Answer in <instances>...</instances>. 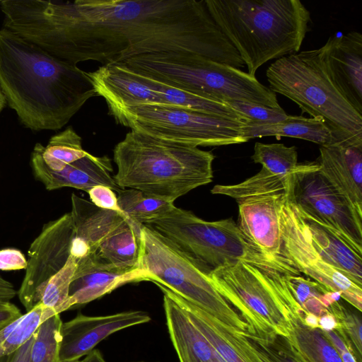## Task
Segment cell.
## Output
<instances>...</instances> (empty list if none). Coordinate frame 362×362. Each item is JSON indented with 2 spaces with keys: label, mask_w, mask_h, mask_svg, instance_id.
I'll list each match as a JSON object with an SVG mask.
<instances>
[{
  "label": "cell",
  "mask_w": 362,
  "mask_h": 362,
  "mask_svg": "<svg viewBox=\"0 0 362 362\" xmlns=\"http://www.w3.org/2000/svg\"><path fill=\"white\" fill-rule=\"evenodd\" d=\"M287 194L250 197L238 202V226L257 250L281 262L292 265L281 255L279 211Z\"/></svg>",
  "instance_id": "e0dca14e"
},
{
  "label": "cell",
  "mask_w": 362,
  "mask_h": 362,
  "mask_svg": "<svg viewBox=\"0 0 362 362\" xmlns=\"http://www.w3.org/2000/svg\"><path fill=\"white\" fill-rule=\"evenodd\" d=\"M319 328L323 331L335 330L338 323L334 317L328 311L318 318Z\"/></svg>",
  "instance_id": "7bdbcfd3"
},
{
  "label": "cell",
  "mask_w": 362,
  "mask_h": 362,
  "mask_svg": "<svg viewBox=\"0 0 362 362\" xmlns=\"http://www.w3.org/2000/svg\"><path fill=\"white\" fill-rule=\"evenodd\" d=\"M75 235L71 213L45 223L28 250L25 276L17 295L27 312L40 302L49 279L61 270L71 255Z\"/></svg>",
  "instance_id": "4fadbf2b"
},
{
  "label": "cell",
  "mask_w": 362,
  "mask_h": 362,
  "mask_svg": "<svg viewBox=\"0 0 362 362\" xmlns=\"http://www.w3.org/2000/svg\"><path fill=\"white\" fill-rule=\"evenodd\" d=\"M0 89L21 124L36 132L61 129L97 95L88 72L4 28L0 29Z\"/></svg>",
  "instance_id": "7a4b0ae2"
},
{
  "label": "cell",
  "mask_w": 362,
  "mask_h": 362,
  "mask_svg": "<svg viewBox=\"0 0 362 362\" xmlns=\"http://www.w3.org/2000/svg\"><path fill=\"white\" fill-rule=\"evenodd\" d=\"M88 75L97 95L105 100L109 110L138 104H163L154 90L121 64L102 65Z\"/></svg>",
  "instance_id": "44dd1931"
},
{
  "label": "cell",
  "mask_w": 362,
  "mask_h": 362,
  "mask_svg": "<svg viewBox=\"0 0 362 362\" xmlns=\"http://www.w3.org/2000/svg\"><path fill=\"white\" fill-rule=\"evenodd\" d=\"M77 267L69 287L71 308L93 301L127 283L144 281L138 267L122 268L96 253L76 259Z\"/></svg>",
  "instance_id": "ac0fdd59"
},
{
  "label": "cell",
  "mask_w": 362,
  "mask_h": 362,
  "mask_svg": "<svg viewBox=\"0 0 362 362\" xmlns=\"http://www.w3.org/2000/svg\"><path fill=\"white\" fill-rule=\"evenodd\" d=\"M6 105V99L0 89V113L2 112V110L5 107Z\"/></svg>",
  "instance_id": "7dc6e473"
},
{
  "label": "cell",
  "mask_w": 362,
  "mask_h": 362,
  "mask_svg": "<svg viewBox=\"0 0 362 362\" xmlns=\"http://www.w3.org/2000/svg\"><path fill=\"white\" fill-rule=\"evenodd\" d=\"M329 77L346 100L362 115V35L350 32L330 37L323 46Z\"/></svg>",
  "instance_id": "2e32d148"
},
{
  "label": "cell",
  "mask_w": 362,
  "mask_h": 362,
  "mask_svg": "<svg viewBox=\"0 0 362 362\" xmlns=\"http://www.w3.org/2000/svg\"><path fill=\"white\" fill-rule=\"evenodd\" d=\"M255 163L274 175L288 176L306 168L310 162L298 163L296 146H286L284 144H263L256 142L251 156Z\"/></svg>",
  "instance_id": "4dcf8cb0"
},
{
  "label": "cell",
  "mask_w": 362,
  "mask_h": 362,
  "mask_svg": "<svg viewBox=\"0 0 362 362\" xmlns=\"http://www.w3.org/2000/svg\"><path fill=\"white\" fill-rule=\"evenodd\" d=\"M300 315L305 325L312 329L319 328L318 317L316 315L305 311Z\"/></svg>",
  "instance_id": "f6af8a7d"
},
{
  "label": "cell",
  "mask_w": 362,
  "mask_h": 362,
  "mask_svg": "<svg viewBox=\"0 0 362 362\" xmlns=\"http://www.w3.org/2000/svg\"><path fill=\"white\" fill-rule=\"evenodd\" d=\"M289 322L288 338L307 362H342L322 329L305 325L299 313L290 314Z\"/></svg>",
  "instance_id": "83f0119b"
},
{
  "label": "cell",
  "mask_w": 362,
  "mask_h": 362,
  "mask_svg": "<svg viewBox=\"0 0 362 362\" xmlns=\"http://www.w3.org/2000/svg\"><path fill=\"white\" fill-rule=\"evenodd\" d=\"M87 192L91 202L95 206L124 214L118 205L117 197L111 188L104 185H97Z\"/></svg>",
  "instance_id": "74e56055"
},
{
  "label": "cell",
  "mask_w": 362,
  "mask_h": 362,
  "mask_svg": "<svg viewBox=\"0 0 362 362\" xmlns=\"http://www.w3.org/2000/svg\"><path fill=\"white\" fill-rule=\"evenodd\" d=\"M19 319H18L16 321H14L13 322L11 323L10 325H8V326H6V327H4L3 329H1L0 331V357L5 355L3 343L5 341V339L8 337L9 334L11 332V331L13 329V328L16 327Z\"/></svg>",
  "instance_id": "ee69618b"
},
{
  "label": "cell",
  "mask_w": 362,
  "mask_h": 362,
  "mask_svg": "<svg viewBox=\"0 0 362 362\" xmlns=\"http://www.w3.org/2000/svg\"><path fill=\"white\" fill-rule=\"evenodd\" d=\"M118 205L129 220L142 226L158 219L175 206L168 202L134 189H120L117 192Z\"/></svg>",
  "instance_id": "f546056e"
},
{
  "label": "cell",
  "mask_w": 362,
  "mask_h": 362,
  "mask_svg": "<svg viewBox=\"0 0 362 362\" xmlns=\"http://www.w3.org/2000/svg\"><path fill=\"white\" fill-rule=\"evenodd\" d=\"M244 135L249 140L256 137L282 136L304 139L320 146L330 145L350 139L340 136L322 120L303 116L289 115L275 123L249 122L243 125Z\"/></svg>",
  "instance_id": "cb8c5ba5"
},
{
  "label": "cell",
  "mask_w": 362,
  "mask_h": 362,
  "mask_svg": "<svg viewBox=\"0 0 362 362\" xmlns=\"http://www.w3.org/2000/svg\"><path fill=\"white\" fill-rule=\"evenodd\" d=\"M295 174L288 176L276 175L262 168L256 175L240 183L216 185L211 192L228 196L237 203L250 197L285 194L291 189Z\"/></svg>",
  "instance_id": "f1b7e54d"
},
{
  "label": "cell",
  "mask_w": 362,
  "mask_h": 362,
  "mask_svg": "<svg viewBox=\"0 0 362 362\" xmlns=\"http://www.w3.org/2000/svg\"><path fill=\"white\" fill-rule=\"evenodd\" d=\"M22 315L14 304L11 302H0V331Z\"/></svg>",
  "instance_id": "60d3db41"
},
{
  "label": "cell",
  "mask_w": 362,
  "mask_h": 362,
  "mask_svg": "<svg viewBox=\"0 0 362 362\" xmlns=\"http://www.w3.org/2000/svg\"><path fill=\"white\" fill-rule=\"evenodd\" d=\"M121 64L129 69L212 100L245 101L282 109L276 94L256 76L231 66L187 52L143 54Z\"/></svg>",
  "instance_id": "5b68a950"
},
{
  "label": "cell",
  "mask_w": 362,
  "mask_h": 362,
  "mask_svg": "<svg viewBox=\"0 0 362 362\" xmlns=\"http://www.w3.org/2000/svg\"><path fill=\"white\" fill-rule=\"evenodd\" d=\"M317 162L322 174L362 214V139L320 146Z\"/></svg>",
  "instance_id": "d6986e66"
},
{
  "label": "cell",
  "mask_w": 362,
  "mask_h": 362,
  "mask_svg": "<svg viewBox=\"0 0 362 362\" xmlns=\"http://www.w3.org/2000/svg\"><path fill=\"white\" fill-rule=\"evenodd\" d=\"M281 255L300 273L362 310V286L329 263L313 245L296 204L288 194L279 211Z\"/></svg>",
  "instance_id": "8fae6325"
},
{
  "label": "cell",
  "mask_w": 362,
  "mask_h": 362,
  "mask_svg": "<svg viewBox=\"0 0 362 362\" xmlns=\"http://www.w3.org/2000/svg\"><path fill=\"white\" fill-rule=\"evenodd\" d=\"M130 71L160 95L163 104L175 105L195 112L238 121L243 124L250 122L223 102L207 98Z\"/></svg>",
  "instance_id": "d4e9b609"
},
{
  "label": "cell",
  "mask_w": 362,
  "mask_h": 362,
  "mask_svg": "<svg viewBox=\"0 0 362 362\" xmlns=\"http://www.w3.org/2000/svg\"><path fill=\"white\" fill-rule=\"evenodd\" d=\"M33 340L34 334L18 349L0 357V362H30V352Z\"/></svg>",
  "instance_id": "ab89813d"
},
{
  "label": "cell",
  "mask_w": 362,
  "mask_h": 362,
  "mask_svg": "<svg viewBox=\"0 0 362 362\" xmlns=\"http://www.w3.org/2000/svg\"><path fill=\"white\" fill-rule=\"evenodd\" d=\"M150 320L148 313L139 310L103 316L78 313L74 318L62 323L59 362L77 361L112 334Z\"/></svg>",
  "instance_id": "5bb4252c"
},
{
  "label": "cell",
  "mask_w": 362,
  "mask_h": 362,
  "mask_svg": "<svg viewBox=\"0 0 362 362\" xmlns=\"http://www.w3.org/2000/svg\"><path fill=\"white\" fill-rule=\"evenodd\" d=\"M28 260L23 252L15 248L0 250V270L13 271L25 269Z\"/></svg>",
  "instance_id": "f35d334b"
},
{
  "label": "cell",
  "mask_w": 362,
  "mask_h": 362,
  "mask_svg": "<svg viewBox=\"0 0 362 362\" xmlns=\"http://www.w3.org/2000/svg\"><path fill=\"white\" fill-rule=\"evenodd\" d=\"M43 145L36 143L30 155V165L35 178L46 189L54 190L64 187L88 192L97 185H104L117 192L119 188L113 175L111 160L107 156H95L89 153L67 165L62 170H53L42 157Z\"/></svg>",
  "instance_id": "9a60e30c"
},
{
  "label": "cell",
  "mask_w": 362,
  "mask_h": 362,
  "mask_svg": "<svg viewBox=\"0 0 362 362\" xmlns=\"http://www.w3.org/2000/svg\"><path fill=\"white\" fill-rule=\"evenodd\" d=\"M146 226L171 240L209 273L241 260L262 269L301 274L293 266L257 250L231 218L207 221L190 211L175 206L161 218Z\"/></svg>",
  "instance_id": "ba28073f"
},
{
  "label": "cell",
  "mask_w": 362,
  "mask_h": 362,
  "mask_svg": "<svg viewBox=\"0 0 362 362\" xmlns=\"http://www.w3.org/2000/svg\"><path fill=\"white\" fill-rule=\"evenodd\" d=\"M163 308L170 338L180 362H226L185 312L165 293Z\"/></svg>",
  "instance_id": "603a6c76"
},
{
  "label": "cell",
  "mask_w": 362,
  "mask_h": 362,
  "mask_svg": "<svg viewBox=\"0 0 362 362\" xmlns=\"http://www.w3.org/2000/svg\"><path fill=\"white\" fill-rule=\"evenodd\" d=\"M339 355L342 362H358L354 355L350 351H342Z\"/></svg>",
  "instance_id": "bcb514c9"
},
{
  "label": "cell",
  "mask_w": 362,
  "mask_h": 362,
  "mask_svg": "<svg viewBox=\"0 0 362 362\" xmlns=\"http://www.w3.org/2000/svg\"><path fill=\"white\" fill-rule=\"evenodd\" d=\"M163 293L171 298L187 314L193 325L211 343L226 362H245L227 339L220 326V321L194 304L157 285Z\"/></svg>",
  "instance_id": "4316f807"
},
{
  "label": "cell",
  "mask_w": 362,
  "mask_h": 362,
  "mask_svg": "<svg viewBox=\"0 0 362 362\" xmlns=\"http://www.w3.org/2000/svg\"><path fill=\"white\" fill-rule=\"evenodd\" d=\"M296 207L310 239L320 254L354 283L362 286V252L334 228Z\"/></svg>",
  "instance_id": "7402d4cb"
},
{
  "label": "cell",
  "mask_w": 362,
  "mask_h": 362,
  "mask_svg": "<svg viewBox=\"0 0 362 362\" xmlns=\"http://www.w3.org/2000/svg\"><path fill=\"white\" fill-rule=\"evenodd\" d=\"M204 2L252 76L269 60L297 53L310 21L309 11L299 0Z\"/></svg>",
  "instance_id": "3957f363"
},
{
  "label": "cell",
  "mask_w": 362,
  "mask_h": 362,
  "mask_svg": "<svg viewBox=\"0 0 362 362\" xmlns=\"http://www.w3.org/2000/svg\"><path fill=\"white\" fill-rule=\"evenodd\" d=\"M71 200L75 231L71 255L76 259L95 253L101 243L128 219L122 214L101 209L74 193Z\"/></svg>",
  "instance_id": "ffe728a7"
},
{
  "label": "cell",
  "mask_w": 362,
  "mask_h": 362,
  "mask_svg": "<svg viewBox=\"0 0 362 362\" xmlns=\"http://www.w3.org/2000/svg\"><path fill=\"white\" fill-rule=\"evenodd\" d=\"M16 295L13 285L0 275V302H10Z\"/></svg>",
  "instance_id": "b9f144b4"
},
{
  "label": "cell",
  "mask_w": 362,
  "mask_h": 362,
  "mask_svg": "<svg viewBox=\"0 0 362 362\" xmlns=\"http://www.w3.org/2000/svg\"><path fill=\"white\" fill-rule=\"evenodd\" d=\"M283 274L240 260L211 272L208 277L221 296L239 311L247 325L245 333L264 339L274 334L288 337L289 315L303 311Z\"/></svg>",
  "instance_id": "8992f818"
},
{
  "label": "cell",
  "mask_w": 362,
  "mask_h": 362,
  "mask_svg": "<svg viewBox=\"0 0 362 362\" xmlns=\"http://www.w3.org/2000/svg\"><path fill=\"white\" fill-rule=\"evenodd\" d=\"M245 335L272 362H307L286 337L274 334L259 339Z\"/></svg>",
  "instance_id": "d590c367"
},
{
  "label": "cell",
  "mask_w": 362,
  "mask_h": 362,
  "mask_svg": "<svg viewBox=\"0 0 362 362\" xmlns=\"http://www.w3.org/2000/svg\"><path fill=\"white\" fill-rule=\"evenodd\" d=\"M288 197L302 211L334 228L362 252V214L322 174L317 161L295 174Z\"/></svg>",
  "instance_id": "7c38bea8"
},
{
  "label": "cell",
  "mask_w": 362,
  "mask_h": 362,
  "mask_svg": "<svg viewBox=\"0 0 362 362\" xmlns=\"http://www.w3.org/2000/svg\"><path fill=\"white\" fill-rule=\"evenodd\" d=\"M87 153L82 147L81 137L72 127H68L50 138L42 148V157L50 169L59 171Z\"/></svg>",
  "instance_id": "1f68e13d"
},
{
  "label": "cell",
  "mask_w": 362,
  "mask_h": 362,
  "mask_svg": "<svg viewBox=\"0 0 362 362\" xmlns=\"http://www.w3.org/2000/svg\"><path fill=\"white\" fill-rule=\"evenodd\" d=\"M62 321L59 314L44 320L34 334L30 362H59Z\"/></svg>",
  "instance_id": "d6a6232c"
},
{
  "label": "cell",
  "mask_w": 362,
  "mask_h": 362,
  "mask_svg": "<svg viewBox=\"0 0 362 362\" xmlns=\"http://www.w3.org/2000/svg\"><path fill=\"white\" fill-rule=\"evenodd\" d=\"M137 267L144 281L161 285L223 324L246 332L247 325L221 296L198 261L152 228L142 225Z\"/></svg>",
  "instance_id": "9c48e42d"
},
{
  "label": "cell",
  "mask_w": 362,
  "mask_h": 362,
  "mask_svg": "<svg viewBox=\"0 0 362 362\" xmlns=\"http://www.w3.org/2000/svg\"><path fill=\"white\" fill-rule=\"evenodd\" d=\"M55 57L102 65L131 57L187 52L235 68L238 52L211 17L204 0L58 1Z\"/></svg>",
  "instance_id": "6da1fadb"
},
{
  "label": "cell",
  "mask_w": 362,
  "mask_h": 362,
  "mask_svg": "<svg viewBox=\"0 0 362 362\" xmlns=\"http://www.w3.org/2000/svg\"><path fill=\"white\" fill-rule=\"evenodd\" d=\"M123 126L159 139L194 146H219L249 141L243 123L175 105L138 104L109 110Z\"/></svg>",
  "instance_id": "30bf717a"
},
{
  "label": "cell",
  "mask_w": 362,
  "mask_h": 362,
  "mask_svg": "<svg viewBox=\"0 0 362 362\" xmlns=\"http://www.w3.org/2000/svg\"><path fill=\"white\" fill-rule=\"evenodd\" d=\"M141 226L129 218L125 220L101 243L95 253L118 267H137Z\"/></svg>",
  "instance_id": "484cf974"
},
{
  "label": "cell",
  "mask_w": 362,
  "mask_h": 362,
  "mask_svg": "<svg viewBox=\"0 0 362 362\" xmlns=\"http://www.w3.org/2000/svg\"><path fill=\"white\" fill-rule=\"evenodd\" d=\"M228 106L250 122L275 123L285 120L289 116L284 109H275L245 101L225 102Z\"/></svg>",
  "instance_id": "8d00e7d4"
},
{
  "label": "cell",
  "mask_w": 362,
  "mask_h": 362,
  "mask_svg": "<svg viewBox=\"0 0 362 362\" xmlns=\"http://www.w3.org/2000/svg\"><path fill=\"white\" fill-rule=\"evenodd\" d=\"M76 267V259L70 255L63 268L47 283L40 299V304L52 309L56 314L71 309L69 287Z\"/></svg>",
  "instance_id": "836d02e7"
},
{
  "label": "cell",
  "mask_w": 362,
  "mask_h": 362,
  "mask_svg": "<svg viewBox=\"0 0 362 362\" xmlns=\"http://www.w3.org/2000/svg\"><path fill=\"white\" fill-rule=\"evenodd\" d=\"M323 47L283 57L266 71L269 88L294 102L302 112L322 120L346 139H362V115L331 81Z\"/></svg>",
  "instance_id": "52a82bcc"
},
{
  "label": "cell",
  "mask_w": 362,
  "mask_h": 362,
  "mask_svg": "<svg viewBox=\"0 0 362 362\" xmlns=\"http://www.w3.org/2000/svg\"><path fill=\"white\" fill-rule=\"evenodd\" d=\"M338 325L334 330L345 341L358 362H361V319L360 315L350 311L339 301L328 308Z\"/></svg>",
  "instance_id": "e575fe53"
},
{
  "label": "cell",
  "mask_w": 362,
  "mask_h": 362,
  "mask_svg": "<svg viewBox=\"0 0 362 362\" xmlns=\"http://www.w3.org/2000/svg\"><path fill=\"white\" fill-rule=\"evenodd\" d=\"M211 151L165 140L136 130L129 132L113 150L121 189H134L174 202L192 189L212 182Z\"/></svg>",
  "instance_id": "277c9868"
}]
</instances>
